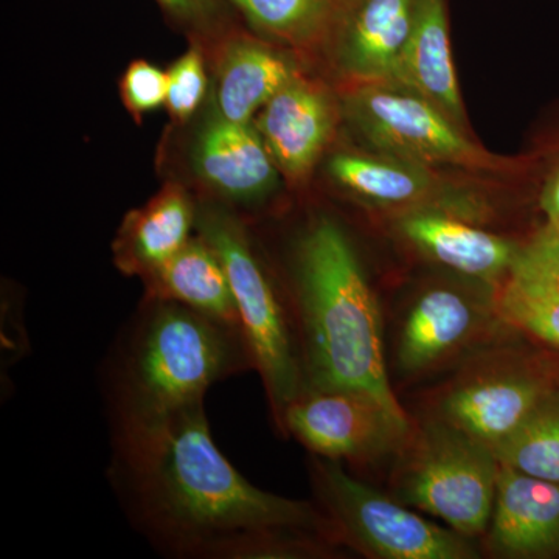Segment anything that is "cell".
<instances>
[{"label": "cell", "mask_w": 559, "mask_h": 559, "mask_svg": "<svg viewBox=\"0 0 559 559\" xmlns=\"http://www.w3.org/2000/svg\"><path fill=\"white\" fill-rule=\"evenodd\" d=\"M557 385L532 367L491 371L462 382L441 401V419L492 448L527 419Z\"/></svg>", "instance_id": "30bf717a"}, {"label": "cell", "mask_w": 559, "mask_h": 559, "mask_svg": "<svg viewBox=\"0 0 559 559\" xmlns=\"http://www.w3.org/2000/svg\"><path fill=\"white\" fill-rule=\"evenodd\" d=\"M353 127L384 156L419 167H452L473 173H527L535 157L506 159L481 148L468 132L425 98L393 84H355L345 95Z\"/></svg>", "instance_id": "5b68a950"}, {"label": "cell", "mask_w": 559, "mask_h": 559, "mask_svg": "<svg viewBox=\"0 0 559 559\" xmlns=\"http://www.w3.org/2000/svg\"><path fill=\"white\" fill-rule=\"evenodd\" d=\"M280 430L330 460H367L399 450L411 437L407 418L367 393L308 388L283 412Z\"/></svg>", "instance_id": "ba28073f"}, {"label": "cell", "mask_w": 559, "mask_h": 559, "mask_svg": "<svg viewBox=\"0 0 559 559\" xmlns=\"http://www.w3.org/2000/svg\"><path fill=\"white\" fill-rule=\"evenodd\" d=\"M425 98L468 132L450 43L447 0H417L395 84Z\"/></svg>", "instance_id": "5bb4252c"}, {"label": "cell", "mask_w": 559, "mask_h": 559, "mask_svg": "<svg viewBox=\"0 0 559 559\" xmlns=\"http://www.w3.org/2000/svg\"><path fill=\"white\" fill-rule=\"evenodd\" d=\"M331 178L342 189L371 207L393 210L401 215L418 210H441L450 201L430 168L395 157L340 153L331 157ZM450 213V212H448Z\"/></svg>", "instance_id": "2e32d148"}, {"label": "cell", "mask_w": 559, "mask_h": 559, "mask_svg": "<svg viewBox=\"0 0 559 559\" xmlns=\"http://www.w3.org/2000/svg\"><path fill=\"white\" fill-rule=\"evenodd\" d=\"M479 305L451 288H432L415 300L401 330L399 359L409 373L428 370L473 340L480 329Z\"/></svg>", "instance_id": "ac0fdd59"}, {"label": "cell", "mask_w": 559, "mask_h": 559, "mask_svg": "<svg viewBox=\"0 0 559 559\" xmlns=\"http://www.w3.org/2000/svg\"><path fill=\"white\" fill-rule=\"evenodd\" d=\"M197 230L226 267L253 369L260 373L278 426L286 407L307 389L290 314L240 219L221 209H202Z\"/></svg>", "instance_id": "277c9868"}, {"label": "cell", "mask_w": 559, "mask_h": 559, "mask_svg": "<svg viewBox=\"0 0 559 559\" xmlns=\"http://www.w3.org/2000/svg\"><path fill=\"white\" fill-rule=\"evenodd\" d=\"M197 223L198 212L189 193L170 183L124 218L114 241L117 267L124 274L146 277L191 240Z\"/></svg>", "instance_id": "e0dca14e"}, {"label": "cell", "mask_w": 559, "mask_h": 559, "mask_svg": "<svg viewBox=\"0 0 559 559\" xmlns=\"http://www.w3.org/2000/svg\"><path fill=\"white\" fill-rule=\"evenodd\" d=\"M399 230L429 259L479 280L509 277L522 248L441 210L401 215Z\"/></svg>", "instance_id": "4fadbf2b"}, {"label": "cell", "mask_w": 559, "mask_h": 559, "mask_svg": "<svg viewBox=\"0 0 559 559\" xmlns=\"http://www.w3.org/2000/svg\"><path fill=\"white\" fill-rule=\"evenodd\" d=\"M109 479L132 525L168 557H297L336 539L311 503L264 491L231 465L204 401L112 429Z\"/></svg>", "instance_id": "6da1fadb"}, {"label": "cell", "mask_w": 559, "mask_h": 559, "mask_svg": "<svg viewBox=\"0 0 559 559\" xmlns=\"http://www.w3.org/2000/svg\"><path fill=\"white\" fill-rule=\"evenodd\" d=\"M168 16L190 31H215L226 16V0H156Z\"/></svg>", "instance_id": "4316f807"}, {"label": "cell", "mask_w": 559, "mask_h": 559, "mask_svg": "<svg viewBox=\"0 0 559 559\" xmlns=\"http://www.w3.org/2000/svg\"><path fill=\"white\" fill-rule=\"evenodd\" d=\"M253 369L240 326L175 304L143 299L106 367L112 429L202 403L216 382Z\"/></svg>", "instance_id": "3957f363"}, {"label": "cell", "mask_w": 559, "mask_h": 559, "mask_svg": "<svg viewBox=\"0 0 559 559\" xmlns=\"http://www.w3.org/2000/svg\"><path fill=\"white\" fill-rule=\"evenodd\" d=\"M223 50L216 76L219 117L252 123V117L297 75V70L266 44L245 36L230 39Z\"/></svg>", "instance_id": "ffe728a7"}, {"label": "cell", "mask_w": 559, "mask_h": 559, "mask_svg": "<svg viewBox=\"0 0 559 559\" xmlns=\"http://www.w3.org/2000/svg\"><path fill=\"white\" fill-rule=\"evenodd\" d=\"M121 98L134 116H143L167 103V72L145 60L131 62L120 83Z\"/></svg>", "instance_id": "d4e9b609"}, {"label": "cell", "mask_w": 559, "mask_h": 559, "mask_svg": "<svg viewBox=\"0 0 559 559\" xmlns=\"http://www.w3.org/2000/svg\"><path fill=\"white\" fill-rule=\"evenodd\" d=\"M336 120L329 92L297 73L257 114L255 128L280 170L300 179L329 146Z\"/></svg>", "instance_id": "8fae6325"}, {"label": "cell", "mask_w": 559, "mask_h": 559, "mask_svg": "<svg viewBox=\"0 0 559 559\" xmlns=\"http://www.w3.org/2000/svg\"><path fill=\"white\" fill-rule=\"evenodd\" d=\"M253 31L290 47L329 39L341 0H226Z\"/></svg>", "instance_id": "44dd1931"}, {"label": "cell", "mask_w": 559, "mask_h": 559, "mask_svg": "<svg viewBox=\"0 0 559 559\" xmlns=\"http://www.w3.org/2000/svg\"><path fill=\"white\" fill-rule=\"evenodd\" d=\"M312 484L334 538L382 559H471L466 536L433 524L349 476L337 460L316 455Z\"/></svg>", "instance_id": "8992f818"}, {"label": "cell", "mask_w": 559, "mask_h": 559, "mask_svg": "<svg viewBox=\"0 0 559 559\" xmlns=\"http://www.w3.org/2000/svg\"><path fill=\"white\" fill-rule=\"evenodd\" d=\"M294 280L307 389L367 393L407 418L390 388L380 305L340 224L319 218L305 230Z\"/></svg>", "instance_id": "7a4b0ae2"}, {"label": "cell", "mask_w": 559, "mask_h": 559, "mask_svg": "<svg viewBox=\"0 0 559 559\" xmlns=\"http://www.w3.org/2000/svg\"><path fill=\"white\" fill-rule=\"evenodd\" d=\"M417 0H341L329 35L334 62L355 84H395Z\"/></svg>", "instance_id": "9c48e42d"}, {"label": "cell", "mask_w": 559, "mask_h": 559, "mask_svg": "<svg viewBox=\"0 0 559 559\" xmlns=\"http://www.w3.org/2000/svg\"><path fill=\"white\" fill-rule=\"evenodd\" d=\"M555 381H557V384L559 385V374H558V380H555Z\"/></svg>", "instance_id": "f1b7e54d"}, {"label": "cell", "mask_w": 559, "mask_h": 559, "mask_svg": "<svg viewBox=\"0 0 559 559\" xmlns=\"http://www.w3.org/2000/svg\"><path fill=\"white\" fill-rule=\"evenodd\" d=\"M491 451L500 465L559 484V385L539 401L520 428Z\"/></svg>", "instance_id": "7402d4cb"}, {"label": "cell", "mask_w": 559, "mask_h": 559, "mask_svg": "<svg viewBox=\"0 0 559 559\" xmlns=\"http://www.w3.org/2000/svg\"><path fill=\"white\" fill-rule=\"evenodd\" d=\"M499 468L491 448L440 419L415 440L401 471V496L460 535L477 536L491 521Z\"/></svg>", "instance_id": "52a82bcc"}, {"label": "cell", "mask_w": 559, "mask_h": 559, "mask_svg": "<svg viewBox=\"0 0 559 559\" xmlns=\"http://www.w3.org/2000/svg\"><path fill=\"white\" fill-rule=\"evenodd\" d=\"M510 274L559 290V230L540 229L522 246Z\"/></svg>", "instance_id": "484cf974"}, {"label": "cell", "mask_w": 559, "mask_h": 559, "mask_svg": "<svg viewBox=\"0 0 559 559\" xmlns=\"http://www.w3.org/2000/svg\"><path fill=\"white\" fill-rule=\"evenodd\" d=\"M194 168L207 186L235 201H257L277 182V164L252 123L216 117L194 145Z\"/></svg>", "instance_id": "9a60e30c"}, {"label": "cell", "mask_w": 559, "mask_h": 559, "mask_svg": "<svg viewBox=\"0 0 559 559\" xmlns=\"http://www.w3.org/2000/svg\"><path fill=\"white\" fill-rule=\"evenodd\" d=\"M142 282L145 299L175 301L210 318L240 326L226 267L201 235L191 238L175 257L143 277Z\"/></svg>", "instance_id": "d6986e66"}, {"label": "cell", "mask_w": 559, "mask_h": 559, "mask_svg": "<svg viewBox=\"0 0 559 559\" xmlns=\"http://www.w3.org/2000/svg\"><path fill=\"white\" fill-rule=\"evenodd\" d=\"M496 312L514 329L559 348V290L509 275L495 301Z\"/></svg>", "instance_id": "603a6c76"}, {"label": "cell", "mask_w": 559, "mask_h": 559, "mask_svg": "<svg viewBox=\"0 0 559 559\" xmlns=\"http://www.w3.org/2000/svg\"><path fill=\"white\" fill-rule=\"evenodd\" d=\"M536 164L544 165L540 173L538 207L544 216L543 229L559 230V134L536 156Z\"/></svg>", "instance_id": "83f0119b"}, {"label": "cell", "mask_w": 559, "mask_h": 559, "mask_svg": "<svg viewBox=\"0 0 559 559\" xmlns=\"http://www.w3.org/2000/svg\"><path fill=\"white\" fill-rule=\"evenodd\" d=\"M168 110L176 120H189L204 100L207 92V73H205L204 60L197 47H191L178 61L173 62L167 72Z\"/></svg>", "instance_id": "cb8c5ba5"}, {"label": "cell", "mask_w": 559, "mask_h": 559, "mask_svg": "<svg viewBox=\"0 0 559 559\" xmlns=\"http://www.w3.org/2000/svg\"><path fill=\"white\" fill-rule=\"evenodd\" d=\"M489 549L500 557H559V484L500 465Z\"/></svg>", "instance_id": "7c38bea8"}]
</instances>
